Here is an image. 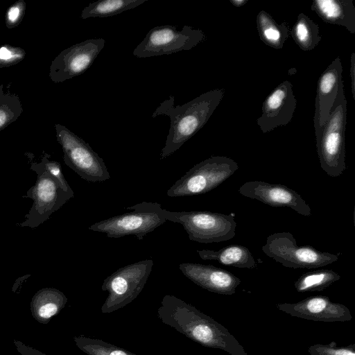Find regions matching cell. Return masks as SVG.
<instances>
[{
	"instance_id": "29",
	"label": "cell",
	"mask_w": 355,
	"mask_h": 355,
	"mask_svg": "<svg viewBox=\"0 0 355 355\" xmlns=\"http://www.w3.org/2000/svg\"><path fill=\"white\" fill-rule=\"evenodd\" d=\"M24 49L10 45L0 47V67H8L21 61L25 57Z\"/></svg>"
},
{
	"instance_id": "19",
	"label": "cell",
	"mask_w": 355,
	"mask_h": 355,
	"mask_svg": "<svg viewBox=\"0 0 355 355\" xmlns=\"http://www.w3.org/2000/svg\"><path fill=\"white\" fill-rule=\"evenodd\" d=\"M67 297L60 290L44 288L32 297L31 312L33 318L42 324H47L65 306Z\"/></svg>"
},
{
	"instance_id": "33",
	"label": "cell",
	"mask_w": 355,
	"mask_h": 355,
	"mask_svg": "<svg viewBox=\"0 0 355 355\" xmlns=\"http://www.w3.org/2000/svg\"><path fill=\"white\" fill-rule=\"evenodd\" d=\"M30 275H26L17 279L12 288V292L15 293L17 291V289L21 285L24 281L26 280V278L28 277Z\"/></svg>"
},
{
	"instance_id": "30",
	"label": "cell",
	"mask_w": 355,
	"mask_h": 355,
	"mask_svg": "<svg viewBox=\"0 0 355 355\" xmlns=\"http://www.w3.org/2000/svg\"><path fill=\"white\" fill-rule=\"evenodd\" d=\"M26 9V3L21 0L12 5L6 15V24L8 28L17 26L21 21Z\"/></svg>"
},
{
	"instance_id": "2",
	"label": "cell",
	"mask_w": 355,
	"mask_h": 355,
	"mask_svg": "<svg viewBox=\"0 0 355 355\" xmlns=\"http://www.w3.org/2000/svg\"><path fill=\"white\" fill-rule=\"evenodd\" d=\"M224 95L223 88L214 89L182 105L175 104V96L173 95L160 103L152 117L166 115L171 123L165 145L160 153V159L178 150L206 124Z\"/></svg>"
},
{
	"instance_id": "26",
	"label": "cell",
	"mask_w": 355,
	"mask_h": 355,
	"mask_svg": "<svg viewBox=\"0 0 355 355\" xmlns=\"http://www.w3.org/2000/svg\"><path fill=\"white\" fill-rule=\"evenodd\" d=\"M23 112L19 98L0 89V130L15 121Z\"/></svg>"
},
{
	"instance_id": "20",
	"label": "cell",
	"mask_w": 355,
	"mask_h": 355,
	"mask_svg": "<svg viewBox=\"0 0 355 355\" xmlns=\"http://www.w3.org/2000/svg\"><path fill=\"white\" fill-rule=\"evenodd\" d=\"M202 260H215L220 263L240 268L254 269L257 261L250 251L241 245H230L218 251L197 250Z\"/></svg>"
},
{
	"instance_id": "8",
	"label": "cell",
	"mask_w": 355,
	"mask_h": 355,
	"mask_svg": "<svg viewBox=\"0 0 355 355\" xmlns=\"http://www.w3.org/2000/svg\"><path fill=\"white\" fill-rule=\"evenodd\" d=\"M166 220L182 225L191 241L221 242L234 237L236 223L232 214L207 211H171L164 209Z\"/></svg>"
},
{
	"instance_id": "32",
	"label": "cell",
	"mask_w": 355,
	"mask_h": 355,
	"mask_svg": "<svg viewBox=\"0 0 355 355\" xmlns=\"http://www.w3.org/2000/svg\"><path fill=\"white\" fill-rule=\"evenodd\" d=\"M350 60L351 88L353 98L355 100V53L354 52L352 53Z\"/></svg>"
},
{
	"instance_id": "31",
	"label": "cell",
	"mask_w": 355,
	"mask_h": 355,
	"mask_svg": "<svg viewBox=\"0 0 355 355\" xmlns=\"http://www.w3.org/2000/svg\"><path fill=\"white\" fill-rule=\"evenodd\" d=\"M13 343L20 355H47L38 349L25 345L19 340H14Z\"/></svg>"
},
{
	"instance_id": "1",
	"label": "cell",
	"mask_w": 355,
	"mask_h": 355,
	"mask_svg": "<svg viewBox=\"0 0 355 355\" xmlns=\"http://www.w3.org/2000/svg\"><path fill=\"white\" fill-rule=\"evenodd\" d=\"M157 316L164 324L204 347L221 349L230 355H248L224 326L173 295L164 296Z\"/></svg>"
},
{
	"instance_id": "6",
	"label": "cell",
	"mask_w": 355,
	"mask_h": 355,
	"mask_svg": "<svg viewBox=\"0 0 355 355\" xmlns=\"http://www.w3.org/2000/svg\"><path fill=\"white\" fill-rule=\"evenodd\" d=\"M30 168L36 173L37 180L24 197L32 199L33 205L19 226L33 229L47 220L74 194L65 191L39 162H31Z\"/></svg>"
},
{
	"instance_id": "18",
	"label": "cell",
	"mask_w": 355,
	"mask_h": 355,
	"mask_svg": "<svg viewBox=\"0 0 355 355\" xmlns=\"http://www.w3.org/2000/svg\"><path fill=\"white\" fill-rule=\"evenodd\" d=\"M324 22L342 26L355 33V6L352 0H314L311 6Z\"/></svg>"
},
{
	"instance_id": "4",
	"label": "cell",
	"mask_w": 355,
	"mask_h": 355,
	"mask_svg": "<svg viewBox=\"0 0 355 355\" xmlns=\"http://www.w3.org/2000/svg\"><path fill=\"white\" fill-rule=\"evenodd\" d=\"M127 209L133 211L100 220L91 225L89 230L105 233L109 238L133 235L142 240L166 221L164 209L158 202H142Z\"/></svg>"
},
{
	"instance_id": "27",
	"label": "cell",
	"mask_w": 355,
	"mask_h": 355,
	"mask_svg": "<svg viewBox=\"0 0 355 355\" xmlns=\"http://www.w3.org/2000/svg\"><path fill=\"white\" fill-rule=\"evenodd\" d=\"M308 355H355V344L343 347H336L333 343L315 344L308 348Z\"/></svg>"
},
{
	"instance_id": "34",
	"label": "cell",
	"mask_w": 355,
	"mask_h": 355,
	"mask_svg": "<svg viewBox=\"0 0 355 355\" xmlns=\"http://www.w3.org/2000/svg\"><path fill=\"white\" fill-rule=\"evenodd\" d=\"M230 3H232L236 7H241L245 5L248 0H230Z\"/></svg>"
},
{
	"instance_id": "23",
	"label": "cell",
	"mask_w": 355,
	"mask_h": 355,
	"mask_svg": "<svg viewBox=\"0 0 355 355\" xmlns=\"http://www.w3.org/2000/svg\"><path fill=\"white\" fill-rule=\"evenodd\" d=\"M148 0H101L89 3L82 11L81 19L107 17L135 8Z\"/></svg>"
},
{
	"instance_id": "21",
	"label": "cell",
	"mask_w": 355,
	"mask_h": 355,
	"mask_svg": "<svg viewBox=\"0 0 355 355\" xmlns=\"http://www.w3.org/2000/svg\"><path fill=\"white\" fill-rule=\"evenodd\" d=\"M257 27L261 40L266 45L281 49L290 35L289 25L286 22L277 24L272 16L261 10L257 16Z\"/></svg>"
},
{
	"instance_id": "15",
	"label": "cell",
	"mask_w": 355,
	"mask_h": 355,
	"mask_svg": "<svg viewBox=\"0 0 355 355\" xmlns=\"http://www.w3.org/2000/svg\"><path fill=\"white\" fill-rule=\"evenodd\" d=\"M297 101L293 85L288 80L281 83L266 98L262 113L257 123L263 133H268L279 126L287 125L295 111Z\"/></svg>"
},
{
	"instance_id": "3",
	"label": "cell",
	"mask_w": 355,
	"mask_h": 355,
	"mask_svg": "<svg viewBox=\"0 0 355 355\" xmlns=\"http://www.w3.org/2000/svg\"><path fill=\"white\" fill-rule=\"evenodd\" d=\"M347 99L343 89L332 111L320 129L315 130L317 152L322 169L331 177H338L346 168L345 134Z\"/></svg>"
},
{
	"instance_id": "11",
	"label": "cell",
	"mask_w": 355,
	"mask_h": 355,
	"mask_svg": "<svg viewBox=\"0 0 355 355\" xmlns=\"http://www.w3.org/2000/svg\"><path fill=\"white\" fill-rule=\"evenodd\" d=\"M205 40L201 29L189 26H184L180 31L171 25L155 26L136 46L133 55L139 58L169 55L191 50Z\"/></svg>"
},
{
	"instance_id": "25",
	"label": "cell",
	"mask_w": 355,
	"mask_h": 355,
	"mask_svg": "<svg viewBox=\"0 0 355 355\" xmlns=\"http://www.w3.org/2000/svg\"><path fill=\"white\" fill-rule=\"evenodd\" d=\"M73 340L87 355H138L98 338L79 336L74 337Z\"/></svg>"
},
{
	"instance_id": "28",
	"label": "cell",
	"mask_w": 355,
	"mask_h": 355,
	"mask_svg": "<svg viewBox=\"0 0 355 355\" xmlns=\"http://www.w3.org/2000/svg\"><path fill=\"white\" fill-rule=\"evenodd\" d=\"M42 167L54 178H55L61 187L67 192L74 194L72 189L66 180L59 162L49 159V155L44 153L39 162Z\"/></svg>"
},
{
	"instance_id": "9",
	"label": "cell",
	"mask_w": 355,
	"mask_h": 355,
	"mask_svg": "<svg viewBox=\"0 0 355 355\" xmlns=\"http://www.w3.org/2000/svg\"><path fill=\"white\" fill-rule=\"evenodd\" d=\"M261 250L284 266L294 269L320 268L338 259V255L319 251L311 245L298 246L293 235L285 232L268 236Z\"/></svg>"
},
{
	"instance_id": "7",
	"label": "cell",
	"mask_w": 355,
	"mask_h": 355,
	"mask_svg": "<svg viewBox=\"0 0 355 355\" xmlns=\"http://www.w3.org/2000/svg\"><path fill=\"white\" fill-rule=\"evenodd\" d=\"M153 266V259H145L121 267L107 277L101 289L108 295L101 306V313L114 312L135 300L147 282Z\"/></svg>"
},
{
	"instance_id": "12",
	"label": "cell",
	"mask_w": 355,
	"mask_h": 355,
	"mask_svg": "<svg viewBox=\"0 0 355 355\" xmlns=\"http://www.w3.org/2000/svg\"><path fill=\"white\" fill-rule=\"evenodd\" d=\"M105 44L103 38L89 39L63 50L50 66L51 80L59 83L83 73L92 66Z\"/></svg>"
},
{
	"instance_id": "5",
	"label": "cell",
	"mask_w": 355,
	"mask_h": 355,
	"mask_svg": "<svg viewBox=\"0 0 355 355\" xmlns=\"http://www.w3.org/2000/svg\"><path fill=\"white\" fill-rule=\"evenodd\" d=\"M239 169L238 164L225 156H212L193 166L168 190V197L205 193L216 188Z\"/></svg>"
},
{
	"instance_id": "13",
	"label": "cell",
	"mask_w": 355,
	"mask_h": 355,
	"mask_svg": "<svg viewBox=\"0 0 355 355\" xmlns=\"http://www.w3.org/2000/svg\"><path fill=\"white\" fill-rule=\"evenodd\" d=\"M240 194L272 207H286L304 216L311 215V207L295 191L279 184L253 180L239 189Z\"/></svg>"
},
{
	"instance_id": "16",
	"label": "cell",
	"mask_w": 355,
	"mask_h": 355,
	"mask_svg": "<svg viewBox=\"0 0 355 355\" xmlns=\"http://www.w3.org/2000/svg\"><path fill=\"white\" fill-rule=\"evenodd\" d=\"M343 66L336 58L320 75L317 85L313 123L315 130L327 121L340 92L344 89Z\"/></svg>"
},
{
	"instance_id": "24",
	"label": "cell",
	"mask_w": 355,
	"mask_h": 355,
	"mask_svg": "<svg viewBox=\"0 0 355 355\" xmlns=\"http://www.w3.org/2000/svg\"><path fill=\"white\" fill-rule=\"evenodd\" d=\"M340 279V275L331 270H317L302 274L294 286L299 293L321 291Z\"/></svg>"
},
{
	"instance_id": "17",
	"label": "cell",
	"mask_w": 355,
	"mask_h": 355,
	"mask_svg": "<svg viewBox=\"0 0 355 355\" xmlns=\"http://www.w3.org/2000/svg\"><path fill=\"white\" fill-rule=\"evenodd\" d=\"M179 268L191 282L210 292L233 295L241 281L228 270L196 263H182Z\"/></svg>"
},
{
	"instance_id": "14",
	"label": "cell",
	"mask_w": 355,
	"mask_h": 355,
	"mask_svg": "<svg viewBox=\"0 0 355 355\" xmlns=\"http://www.w3.org/2000/svg\"><path fill=\"white\" fill-rule=\"evenodd\" d=\"M276 306L291 316L316 322H347L352 318L345 305L324 295L309 297L296 303H278Z\"/></svg>"
},
{
	"instance_id": "22",
	"label": "cell",
	"mask_w": 355,
	"mask_h": 355,
	"mask_svg": "<svg viewBox=\"0 0 355 355\" xmlns=\"http://www.w3.org/2000/svg\"><path fill=\"white\" fill-rule=\"evenodd\" d=\"M290 34L297 46L304 51L314 49L322 40L318 25L304 13L298 15Z\"/></svg>"
},
{
	"instance_id": "10",
	"label": "cell",
	"mask_w": 355,
	"mask_h": 355,
	"mask_svg": "<svg viewBox=\"0 0 355 355\" xmlns=\"http://www.w3.org/2000/svg\"><path fill=\"white\" fill-rule=\"evenodd\" d=\"M55 128L67 166L87 182H103L110 178L103 159L87 142L62 125L56 124Z\"/></svg>"
}]
</instances>
